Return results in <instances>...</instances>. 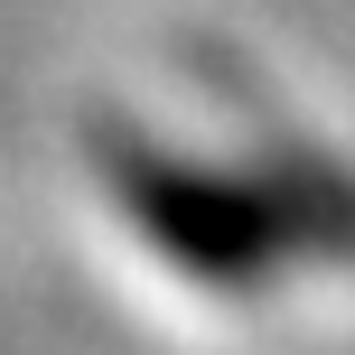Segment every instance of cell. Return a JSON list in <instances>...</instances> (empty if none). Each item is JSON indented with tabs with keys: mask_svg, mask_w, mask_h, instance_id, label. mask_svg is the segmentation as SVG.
<instances>
[{
	"mask_svg": "<svg viewBox=\"0 0 355 355\" xmlns=\"http://www.w3.org/2000/svg\"><path fill=\"white\" fill-rule=\"evenodd\" d=\"M94 168L178 281L215 290V300H262L271 290L290 234H281V206L262 196V178H225L187 150L150 141V131L112 122V112L94 122Z\"/></svg>",
	"mask_w": 355,
	"mask_h": 355,
	"instance_id": "6da1fadb",
	"label": "cell"
}]
</instances>
